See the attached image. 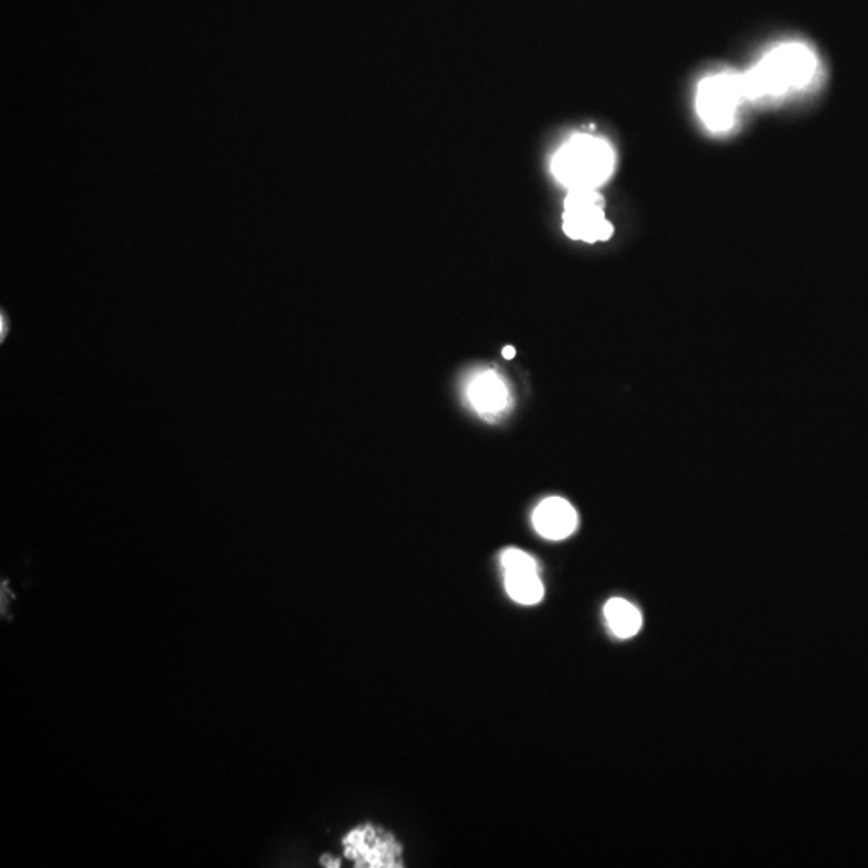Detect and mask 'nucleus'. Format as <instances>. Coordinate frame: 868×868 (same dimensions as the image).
<instances>
[{
  "instance_id": "obj_1",
  "label": "nucleus",
  "mask_w": 868,
  "mask_h": 868,
  "mask_svg": "<svg viewBox=\"0 0 868 868\" xmlns=\"http://www.w3.org/2000/svg\"><path fill=\"white\" fill-rule=\"evenodd\" d=\"M817 57L809 46L785 42L770 50L744 74L748 100L779 97L810 84L817 73Z\"/></svg>"
},
{
  "instance_id": "obj_2",
  "label": "nucleus",
  "mask_w": 868,
  "mask_h": 868,
  "mask_svg": "<svg viewBox=\"0 0 868 868\" xmlns=\"http://www.w3.org/2000/svg\"><path fill=\"white\" fill-rule=\"evenodd\" d=\"M615 164V150L607 140L578 134L555 153L552 172L568 190H597L611 178Z\"/></svg>"
},
{
  "instance_id": "obj_3",
  "label": "nucleus",
  "mask_w": 868,
  "mask_h": 868,
  "mask_svg": "<svg viewBox=\"0 0 868 868\" xmlns=\"http://www.w3.org/2000/svg\"><path fill=\"white\" fill-rule=\"evenodd\" d=\"M745 100L744 74L709 76L698 86L697 111L709 131L726 132L732 128L738 107Z\"/></svg>"
},
{
  "instance_id": "obj_4",
  "label": "nucleus",
  "mask_w": 868,
  "mask_h": 868,
  "mask_svg": "<svg viewBox=\"0 0 868 868\" xmlns=\"http://www.w3.org/2000/svg\"><path fill=\"white\" fill-rule=\"evenodd\" d=\"M563 230L572 240L596 243L613 236L605 216L603 198L597 190H569L565 200Z\"/></svg>"
},
{
  "instance_id": "obj_5",
  "label": "nucleus",
  "mask_w": 868,
  "mask_h": 868,
  "mask_svg": "<svg viewBox=\"0 0 868 868\" xmlns=\"http://www.w3.org/2000/svg\"><path fill=\"white\" fill-rule=\"evenodd\" d=\"M346 859L358 868H402V846L390 831L375 825H362L343 838Z\"/></svg>"
},
{
  "instance_id": "obj_6",
  "label": "nucleus",
  "mask_w": 868,
  "mask_h": 868,
  "mask_svg": "<svg viewBox=\"0 0 868 868\" xmlns=\"http://www.w3.org/2000/svg\"><path fill=\"white\" fill-rule=\"evenodd\" d=\"M532 523L542 538L567 539L578 528V513L568 500L561 497H549L535 510Z\"/></svg>"
},
{
  "instance_id": "obj_7",
  "label": "nucleus",
  "mask_w": 868,
  "mask_h": 868,
  "mask_svg": "<svg viewBox=\"0 0 868 868\" xmlns=\"http://www.w3.org/2000/svg\"><path fill=\"white\" fill-rule=\"evenodd\" d=\"M471 406L481 416H497L509 406V390L496 372H482L473 378L468 388Z\"/></svg>"
},
{
  "instance_id": "obj_8",
  "label": "nucleus",
  "mask_w": 868,
  "mask_h": 868,
  "mask_svg": "<svg viewBox=\"0 0 868 868\" xmlns=\"http://www.w3.org/2000/svg\"><path fill=\"white\" fill-rule=\"evenodd\" d=\"M605 619L619 639H630L642 629L643 618L636 605L625 599H611L605 605Z\"/></svg>"
},
{
  "instance_id": "obj_9",
  "label": "nucleus",
  "mask_w": 868,
  "mask_h": 868,
  "mask_svg": "<svg viewBox=\"0 0 868 868\" xmlns=\"http://www.w3.org/2000/svg\"><path fill=\"white\" fill-rule=\"evenodd\" d=\"M506 589L511 600L520 605H536L542 600L543 586L539 569L506 571Z\"/></svg>"
},
{
  "instance_id": "obj_10",
  "label": "nucleus",
  "mask_w": 868,
  "mask_h": 868,
  "mask_svg": "<svg viewBox=\"0 0 868 868\" xmlns=\"http://www.w3.org/2000/svg\"><path fill=\"white\" fill-rule=\"evenodd\" d=\"M320 862H322L323 867H340L341 860L340 859H333L331 856H322V859H320Z\"/></svg>"
},
{
  "instance_id": "obj_11",
  "label": "nucleus",
  "mask_w": 868,
  "mask_h": 868,
  "mask_svg": "<svg viewBox=\"0 0 868 868\" xmlns=\"http://www.w3.org/2000/svg\"><path fill=\"white\" fill-rule=\"evenodd\" d=\"M503 358L506 359H513L515 358V348H511V346H506L502 351Z\"/></svg>"
}]
</instances>
